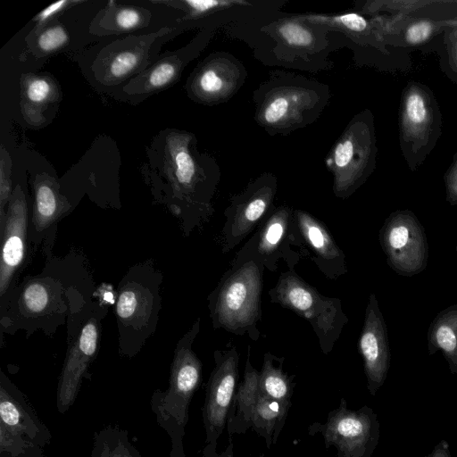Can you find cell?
I'll return each instance as SVG.
<instances>
[{"label":"cell","mask_w":457,"mask_h":457,"mask_svg":"<svg viewBox=\"0 0 457 457\" xmlns=\"http://www.w3.org/2000/svg\"><path fill=\"white\" fill-rule=\"evenodd\" d=\"M264 266L254 259L235 257L232 266L208 296V308L214 328L237 336L247 335L257 341L262 319V292Z\"/></svg>","instance_id":"obj_1"},{"label":"cell","mask_w":457,"mask_h":457,"mask_svg":"<svg viewBox=\"0 0 457 457\" xmlns=\"http://www.w3.org/2000/svg\"><path fill=\"white\" fill-rule=\"evenodd\" d=\"M199 330L200 318L177 344L168 388L154 390L150 400L157 423L170 438V457H186L183 448L185 427L191 400L202 379V362L192 348Z\"/></svg>","instance_id":"obj_2"},{"label":"cell","mask_w":457,"mask_h":457,"mask_svg":"<svg viewBox=\"0 0 457 457\" xmlns=\"http://www.w3.org/2000/svg\"><path fill=\"white\" fill-rule=\"evenodd\" d=\"M162 278V275L145 262L131 267L119 283L115 313L120 354L133 357L155 331Z\"/></svg>","instance_id":"obj_3"},{"label":"cell","mask_w":457,"mask_h":457,"mask_svg":"<svg viewBox=\"0 0 457 457\" xmlns=\"http://www.w3.org/2000/svg\"><path fill=\"white\" fill-rule=\"evenodd\" d=\"M257 122L267 131L290 132L312 122L328 102L325 86L302 77H272L255 94Z\"/></svg>","instance_id":"obj_4"},{"label":"cell","mask_w":457,"mask_h":457,"mask_svg":"<svg viewBox=\"0 0 457 457\" xmlns=\"http://www.w3.org/2000/svg\"><path fill=\"white\" fill-rule=\"evenodd\" d=\"M269 295L271 303L306 320L315 332L323 353H330L348 322L339 298L321 295L295 270L281 273Z\"/></svg>","instance_id":"obj_5"},{"label":"cell","mask_w":457,"mask_h":457,"mask_svg":"<svg viewBox=\"0 0 457 457\" xmlns=\"http://www.w3.org/2000/svg\"><path fill=\"white\" fill-rule=\"evenodd\" d=\"M373 145L372 131L363 115L354 117L326 158L337 197L347 198L365 181L372 170Z\"/></svg>","instance_id":"obj_6"},{"label":"cell","mask_w":457,"mask_h":457,"mask_svg":"<svg viewBox=\"0 0 457 457\" xmlns=\"http://www.w3.org/2000/svg\"><path fill=\"white\" fill-rule=\"evenodd\" d=\"M293 246L302 250L294 210L280 205L263 219L236 257L254 259L270 271H276L280 262H285L289 270H295L301 255Z\"/></svg>","instance_id":"obj_7"},{"label":"cell","mask_w":457,"mask_h":457,"mask_svg":"<svg viewBox=\"0 0 457 457\" xmlns=\"http://www.w3.org/2000/svg\"><path fill=\"white\" fill-rule=\"evenodd\" d=\"M378 239L387 264L397 274L410 277L427 267L428 245L425 230L409 210L391 213L379 230Z\"/></svg>","instance_id":"obj_8"},{"label":"cell","mask_w":457,"mask_h":457,"mask_svg":"<svg viewBox=\"0 0 457 457\" xmlns=\"http://www.w3.org/2000/svg\"><path fill=\"white\" fill-rule=\"evenodd\" d=\"M276 178L265 173L252 181L246 188L231 197L224 211L221 228V252L228 253L241 243L275 208Z\"/></svg>","instance_id":"obj_9"},{"label":"cell","mask_w":457,"mask_h":457,"mask_svg":"<svg viewBox=\"0 0 457 457\" xmlns=\"http://www.w3.org/2000/svg\"><path fill=\"white\" fill-rule=\"evenodd\" d=\"M70 292L71 288L65 287L60 275L42 273L37 277H29L17 290V299L7 302V317L12 315V318L6 323L9 324L15 319L12 324L21 327L29 325V321L34 325H41L43 318H57V312L70 315Z\"/></svg>","instance_id":"obj_10"},{"label":"cell","mask_w":457,"mask_h":457,"mask_svg":"<svg viewBox=\"0 0 457 457\" xmlns=\"http://www.w3.org/2000/svg\"><path fill=\"white\" fill-rule=\"evenodd\" d=\"M215 366L206 385L203 420L206 442L213 443L221 434L238 378L239 354L228 342L226 349L214 352Z\"/></svg>","instance_id":"obj_11"},{"label":"cell","mask_w":457,"mask_h":457,"mask_svg":"<svg viewBox=\"0 0 457 457\" xmlns=\"http://www.w3.org/2000/svg\"><path fill=\"white\" fill-rule=\"evenodd\" d=\"M378 437L379 423L372 410H347L344 400L324 426L326 443L336 445L343 457H370Z\"/></svg>","instance_id":"obj_12"},{"label":"cell","mask_w":457,"mask_h":457,"mask_svg":"<svg viewBox=\"0 0 457 457\" xmlns=\"http://www.w3.org/2000/svg\"><path fill=\"white\" fill-rule=\"evenodd\" d=\"M100 341V320L91 315L68 349L57 386L56 406L65 413L74 403Z\"/></svg>","instance_id":"obj_13"},{"label":"cell","mask_w":457,"mask_h":457,"mask_svg":"<svg viewBox=\"0 0 457 457\" xmlns=\"http://www.w3.org/2000/svg\"><path fill=\"white\" fill-rule=\"evenodd\" d=\"M29 210L20 186L12 193L4 220L0 225L2 253L0 262V296L10 291L15 274L26 255L29 239Z\"/></svg>","instance_id":"obj_14"},{"label":"cell","mask_w":457,"mask_h":457,"mask_svg":"<svg viewBox=\"0 0 457 457\" xmlns=\"http://www.w3.org/2000/svg\"><path fill=\"white\" fill-rule=\"evenodd\" d=\"M0 431L42 448L51 442L52 435L41 421L27 396L1 370Z\"/></svg>","instance_id":"obj_15"},{"label":"cell","mask_w":457,"mask_h":457,"mask_svg":"<svg viewBox=\"0 0 457 457\" xmlns=\"http://www.w3.org/2000/svg\"><path fill=\"white\" fill-rule=\"evenodd\" d=\"M358 347L363 359L368 389L372 395L383 386L390 367L386 325L375 294H370Z\"/></svg>","instance_id":"obj_16"},{"label":"cell","mask_w":457,"mask_h":457,"mask_svg":"<svg viewBox=\"0 0 457 457\" xmlns=\"http://www.w3.org/2000/svg\"><path fill=\"white\" fill-rule=\"evenodd\" d=\"M302 252L307 253L322 274L336 279L347 272L345 254L337 245L326 224L309 212L294 210Z\"/></svg>","instance_id":"obj_17"},{"label":"cell","mask_w":457,"mask_h":457,"mask_svg":"<svg viewBox=\"0 0 457 457\" xmlns=\"http://www.w3.org/2000/svg\"><path fill=\"white\" fill-rule=\"evenodd\" d=\"M250 353L251 347H248L244 380L236 395L238 411L246 421H252L256 430L270 436L276 422L282 420L287 411L261 390L260 373L251 364Z\"/></svg>","instance_id":"obj_18"},{"label":"cell","mask_w":457,"mask_h":457,"mask_svg":"<svg viewBox=\"0 0 457 457\" xmlns=\"http://www.w3.org/2000/svg\"><path fill=\"white\" fill-rule=\"evenodd\" d=\"M245 78V71L238 61L227 54H219L196 73L193 89L204 101H224L240 87Z\"/></svg>","instance_id":"obj_19"},{"label":"cell","mask_w":457,"mask_h":457,"mask_svg":"<svg viewBox=\"0 0 457 457\" xmlns=\"http://www.w3.org/2000/svg\"><path fill=\"white\" fill-rule=\"evenodd\" d=\"M34 187L35 203L29 226V239L39 243L43 234L71 209V204L60 195L58 185L52 178H38Z\"/></svg>","instance_id":"obj_20"},{"label":"cell","mask_w":457,"mask_h":457,"mask_svg":"<svg viewBox=\"0 0 457 457\" xmlns=\"http://www.w3.org/2000/svg\"><path fill=\"white\" fill-rule=\"evenodd\" d=\"M430 355L441 351L452 374H457V304L441 311L428 330Z\"/></svg>","instance_id":"obj_21"},{"label":"cell","mask_w":457,"mask_h":457,"mask_svg":"<svg viewBox=\"0 0 457 457\" xmlns=\"http://www.w3.org/2000/svg\"><path fill=\"white\" fill-rule=\"evenodd\" d=\"M283 361L284 358H278L270 353L264 354L262 369L259 375V386L266 396L287 411L291 397V383L282 370Z\"/></svg>","instance_id":"obj_22"},{"label":"cell","mask_w":457,"mask_h":457,"mask_svg":"<svg viewBox=\"0 0 457 457\" xmlns=\"http://www.w3.org/2000/svg\"><path fill=\"white\" fill-rule=\"evenodd\" d=\"M89 457H142L127 429L107 426L95 432Z\"/></svg>","instance_id":"obj_23"},{"label":"cell","mask_w":457,"mask_h":457,"mask_svg":"<svg viewBox=\"0 0 457 457\" xmlns=\"http://www.w3.org/2000/svg\"><path fill=\"white\" fill-rule=\"evenodd\" d=\"M300 16L283 19L275 24L276 35L280 43L291 50L310 51L318 47V29Z\"/></svg>","instance_id":"obj_24"},{"label":"cell","mask_w":457,"mask_h":457,"mask_svg":"<svg viewBox=\"0 0 457 457\" xmlns=\"http://www.w3.org/2000/svg\"><path fill=\"white\" fill-rule=\"evenodd\" d=\"M403 124L406 133L412 137H420L427 131L432 119V111L426 95L411 89L403 103Z\"/></svg>","instance_id":"obj_25"},{"label":"cell","mask_w":457,"mask_h":457,"mask_svg":"<svg viewBox=\"0 0 457 457\" xmlns=\"http://www.w3.org/2000/svg\"><path fill=\"white\" fill-rule=\"evenodd\" d=\"M305 21L324 29H336L347 33H361L368 29V21L359 13L347 12L339 15H300Z\"/></svg>","instance_id":"obj_26"},{"label":"cell","mask_w":457,"mask_h":457,"mask_svg":"<svg viewBox=\"0 0 457 457\" xmlns=\"http://www.w3.org/2000/svg\"><path fill=\"white\" fill-rule=\"evenodd\" d=\"M11 165L12 162L8 153L4 148L1 147V162H0V225L3 224L5 217L4 207L8 204L12 195L11 184Z\"/></svg>","instance_id":"obj_27"},{"label":"cell","mask_w":457,"mask_h":457,"mask_svg":"<svg viewBox=\"0 0 457 457\" xmlns=\"http://www.w3.org/2000/svg\"><path fill=\"white\" fill-rule=\"evenodd\" d=\"M140 56V53L129 50L116 54L109 62L110 75L116 79L127 76L136 69Z\"/></svg>","instance_id":"obj_28"},{"label":"cell","mask_w":457,"mask_h":457,"mask_svg":"<svg viewBox=\"0 0 457 457\" xmlns=\"http://www.w3.org/2000/svg\"><path fill=\"white\" fill-rule=\"evenodd\" d=\"M178 64L173 61H163L154 66L146 76V83L151 88L169 84L176 76Z\"/></svg>","instance_id":"obj_29"},{"label":"cell","mask_w":457,"mask_h":457,"mask_svg":"<svg viewBox=\"0 0 457 457\" xmlns=\"http://www.w3.org/2000/svg\"><path fill=\"white\" fill-rule=\"evenodd\" d=\"M52 92L51 83L44 78L30 79L25 87L26 98L33 105L46 103Z\"/></svg>","instance_id":"obj_30"},{"label":"cell","mask_w":457,"mask_h":457,"mask_svg":"<svg viewBox=\"0 0 457 457\" xmlns=\"http://www.w3.org/2000/svg\"><path fill=\"white\" fill-rule=\"evenodd\" d=\"M68 39L66 31L61 26H54L44 30L38 37V46L49 52L63 46Z\"/></svg>","instance_id":"obj_31"},{"label":"cell","mask_w":457,"mask_h":457,"mask_svg":"<svg viewBox=\"0 0 457 457\" xmlns=\"http://www.w3.org/2000/svg\"><path fill=\"white\" fill-rule=\"evenodd\" d=\"M433 31V25L428 21H419L412 23L406 30L405 38L408 43L420 44L425 42Z\"/></svg>","instance_id":"obj_32"},{"label":"cell","mask_w":457,"mask_h":457,"mask_svg":"<svg viewBox=\"0 0 457 457\" xmlns=\"http://www.w3.org/2000/svg\"><path fill=\"white\" fill-rule=\"evenodd\" d=\"M141 22L140 13L133 8H121L116 13L115 23L122 29L137 27Z\"/></svg>","instance_id":"obj_33"},{"label":"cell","mask_w":457,"mask_h":457,"mask_svg":"<svg viewBox=\"0 0 457 457\" xmlns=\"http://www.w3.org/2000/svg\"><path fill=\"white\" fill-rule=\"evenodd\" d=\"M69 2L68 1H60L52 5H49L47 8L43 10L37 16L39 21H45L49 17L54 15L55 12H58L62 10Z\"/></svg>","instance_id":"obj_34"},{"label":"cell","mask_w":457,"mask_h":457,"mask_svg":"<svg viewBox=\"0 0 457 457\" xmlns=\"http://www.w3.org/2000/svg\"><path fill=\"white\" fill-rule=\"evenodd\" d=\"M425 457H452L449 444L445 440H441L434 450Z\"/></svg>","instance_id":"obj_35"},{"label":"cell","mask_w":457,"mask_h":457,"mask_svg":"<svg viewBox=\"0 0 457 457\" xmlns=\"http://www.w3.org/2000/svg\"><path fill=\"white\" fill-rule=\"evenodd\" d=\"M456 251H457V245H456Z\"/></svg>","instance_id":"obj_36"}]
</instances>
